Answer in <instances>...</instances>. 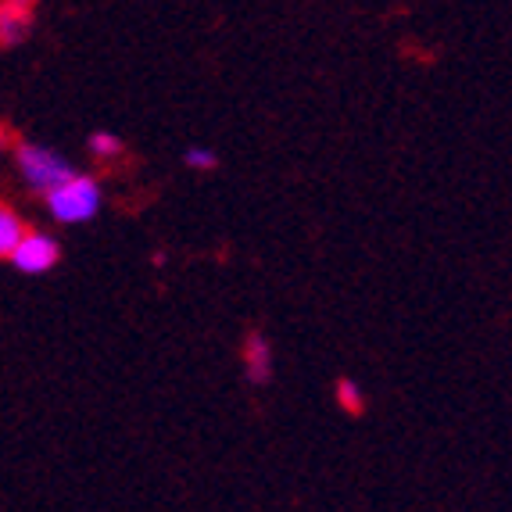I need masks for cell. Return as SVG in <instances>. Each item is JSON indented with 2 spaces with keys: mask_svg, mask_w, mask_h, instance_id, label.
<instances>
[{
  "mask_svg": "<svg viewBox=\"0 0 512 512\" xmlns=\"http://www.w3.org/2000/svg\"><path fill=\"white\" fill-rule=\"evenodd\" d=\"M43 201H47V208H51L54 219L76 226V222H90L97 212H101V187H97L90 176H79L76 172L72 180H65L61 187H54Z\"/></svg>",
  "mask_w": 512,
  "mask_h": 512,
  "instance_id": "1",
  "label": "cell"
},
{
  "mask_svg": "<svg viewBox=\"0 0 512 512\" xmlns=\"http://www.w3.org/2000/svg\"><path fill=\"white\" fill-rule=\"evenodd\" d=\"M18 169H22V176H26L29 187L43 197L51 194L54 187H61L65 180L76 176V169H72L61 154H54L51 147H40V144L18 147Z\"/></svg>",
  "mask_w": 512,
  "mask_h": 512,
  "instance_id": "2",
  "label": "cell"
},
{
  "mask_svg": "<svg viewBox=\"0 0 512 512\" xmlns=\"http://www.w3.org/2000/svg\"><path fill=\"white\" fill-rule=\"evenodd\" d=\"M8 262L15 265L18 273L40 276V273H47L54 262H58V244H54L51 237H43V233H26V237H22V244L11 251Z\"/></svg>",
  "mask_w": 512,
  "mask_h": 512,
  "instance_id": "3",
  "label": "cell"
},
{
  "mask_svg": "<svg viewBox=\"0 0 512 512\" xmlns=\"http://www.w3.org/2000/svg\"><path fill=\"white\" fill-rule=\"evenodd\" d=\"M244 366H248L251 384H265L273 376V351H269L265 337H258V333H251L248 344H244Z\"/></svg>",
  "mask_w": 512,
  "mask_h": 512,
  "instance_id": "4",
  "label": "cell"
},
{
  "mask_svg": "<svg viewBox=\"0 0 512 512\" xmlns=\"http://www.w3.org/2000/svg\"><path fill=\"white\" fill-rule=\"evenodd\" d=\"M22 237H26V226H22V219H18L11 208H4V212H0V255L11 258V251L22 244Z\"/></svg>",
  "mask_w": 512,
  "mask_h": 512,
  "instance_id": "5",
  "label": "cell"
},
{
  "mask_svg": "<svg viewBox=\"0 0 512 512\" xmlns=\"http://www.w3.org/2000/svg\"><path fill=\"white\" fill-rule=\"evenodd\" d=\"M337 405L348 412H362L366 409V394H362V387L355 380H341L337 384Z\"/></svg>",
  "mask_w": 512,
  "mask_h": 512,
  "instance_id": "6",
  "label": "cell"
},
{
  "mask_svg": "<svg viewBox=\"0 0 512 512\" xmlns=\"http://www.w3.org/2000/svg\"><path fill=\"white\" fill-rule=\"evenodd\" d=\"M0 26H4V43H15L18 33L26 29V11L4 4V22H0Z\"/></svg>",
  "mask_w": 512,
  "mask_h": 512,
  "instance_id": "7",
  "label": "cell"
},
{
  "mask_svg": "<svg viewBox=\"0 0 512 512\" xmlns=\"http://www.w3.org/2000/svg\"><path fill=\"white\" fill-rule=\"evenodd\" d=\"M183 162H187L190 169H197V172H208V169H215V165H219V158H215V151H208V147H190V151L183 154Z\"/></svg>",
  "mask_w": 512,
  "mask_h": 512,
  "instance_id": "8",
  "label": "cell"
},
{
  "mask_svg": "<svg viewBox=\"0 0 512 512\" xmlns=\"http://www.w3.org/2000/svg\"><path fill=\"white\" fill-rule=\"evenodd\" d=\"M122 140L115 137V133H94L90 137V151L97 154V158H111V154H119Z\"/></svg>",
  "mask_w": 512,
  "mask_h": 512,
  "instance_id": "9",
  "label": "cell"
}]
</instances>
